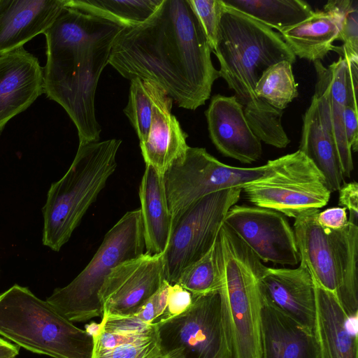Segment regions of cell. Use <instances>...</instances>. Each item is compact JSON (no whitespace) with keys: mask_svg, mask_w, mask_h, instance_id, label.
<instances>
[{"mask_svg":"<svg viewBox=\"0 0 358 358\" xmlns=\"http://www.w3.org/2000/svg\"><path fill=\"white\" fill-rule=\"evenodd\" d=\"M211 52L189 0H162L145 22L121 29L108 64L127 80L156 83L179 107L194 110L220 78Z\"/></svg>","mask_w":358,"mask_h":358,"instance_id":"obj_1","label":"cell"},{"mask_svg":"<svg viewBox=\"0 0 358 358\" xmlns=\"http://www.w3.org/2000/svg\"><path fill=\"white\" fill-rule=\"evenodd\" d=\"M123 27L107 18L64 7L44 33V93L66 110L78 130L79 145L99 140L96 90Z\"/></svg>","mask_w":358,"mask_h":358,"instance_id":"obj_2","label":"cell"},{"mask_svg":"<svg viewBox=\"0 0 358 358\" xmlns=\"http://www.w3.org/2000/svg\"><path fill=\"white\" fill-rule=\"evenodd\" d=\"M213 52L220 63V77L243 106L253 133L268 145L286 148L290 140L282 124L283 111L260 100L255 92L268 68L284 60L296 62L280 34L223 3Z\"/></svg>","mask_w":358,"mask_h":358,"instance_id":"obj_3","label":"cell"},{"mask_svg":"<svg viewBox=\"0 0 358 358\" xmlns=\"http://www.w3.org/2000/svg\"><path fill=\"white\" fill-rule=\"evenodd\" d=\"M219 293L232 358H261L262 262L225 223L216 240Z\"/></svg>","mask_w":358,"mask_h":358,"instance_id":"obj_4","label":"cell"},{"mask_svg":"<svg viewBox=\"0 0 358 358\" xmlns=\"http://www.w3.org/2000/svg\"><path fill=\"white\" fill-rule=\"evenodd\" d=\"M122 141L112 138L79 145L66 173L52 183L43 208V244L59 251L117 167Z\"/></svg>","mask_w":358,"mask_h":358,"instance_id":"obj_5","label":"cell"},{"mask_svg":"<svg viewBox=\"0 0 358 358\" xmlns=\"http://www.w3.org/2000/svg\"><path fill=\"white\" fill-rule=\"evenodd\" d=\"M0 336L52 358H92L94 341L46 300L15 284L0 294Z\"/></svg>","mask_w":358,"mask_h":358,"instance_id":"obj_6","label":"cell"},{"mask_svg":"<svg viewBox=\"0 0 358 358\" xmlns=\"http://www.w3.org/2000/svg\"><path fill=\"white\" fill-rule=\"evenodd\" d=\"M140 208L127 212L106 234L85 268L67 285L55 289L46 301L71 322L102 317L99 292L111 271L144 253Z\"/></svg>","mask_w":358,"mask_h":358,"instance_id":"obj_7","label":"cell"},{"mask_svg":"<svg viewBox=\"0 0 358 358\" xmlns=\"http://www.w3.org/2000/svg\"><path fill=\"white\" fill-rule=\"evenodd\" d=\"M262 178L242 187L255 206L295 218L309 209H320L331 196L325 179L313 163L299 150L271 160Z\"/></svg>","mask_w":358,"mask_h":358,"instance_id":"obj_8","label":"cell"},{"mask_svg":"<svg viewBox=\"0 0 358 358\" xmlns=\"http://www.w3.org/2000/svg\"><path fill=\"white\" fill-rule=\"evenodd\" d=\"M271 160L264 165L244 168L225 164L203 148H187L163 174V180L172 221L199 199L211 193L241 188L264 178Z\"/></svg>","mask_w":358,"mask_h":358,"instance_id":"obj_9","label":"cell"},{"mask_svg":"<svg viewBox=\"0 0 358 358\" xmlns=\"http://www.w3.org/2000/svg\"><path fill=\"white\" fill-rule=\"evenodd\" d=\"M155 325L164 358H232L219 292L193 296L182 313Z\"/></svg>","mask_w":358,"mask_h":358,"instance_id":"obj_10","label":"cell"},{"mask_svg":"<svg viewBox=\"0 0 358 358\" xmlns=\"http://www.w3.org/2000/svg\"><path fill=\"white\" fill-rule=\"evenodd\" d=\"M241 188H230L196 201L172 221L164 252L165 278L177 282L182 271L202 257L214 245L225 216L239 200Z\"/></svg>","mask_w":358,"mask_h":358,"instance_id":"obj_11","label":"cell"},{"mask_svg":"<svg viewBox=\"0 0 358 358\" xmlns=\"http://www.w3.org/2000/svg\"><path fill=\"white\" fill-rule=\"evenodd\" d=\"M224 222L262 262L290 266L300 262L294 229L281 213L235 204L228 210Z\"/></svg>","mask_w":358,"mask_h":358,"instance_id":"obj_12","label":"cell"},{"mask_svg":"<svg viewBox=\"0 0 358 358\" xmlns=\"http://www.w3.org/2000/svg\"><path fill=\"white\" fill-rule=\"evenodd\" d=\"M165 281L164 253L145 252L122 262L111 271L99 292L102 317L132 315Z\"/></svg>","mask_w":358,"mask_h":358,"instance_id":"obj_13","label":"cell"},{"mask_svg":"<svg viewBox=\"0 0 358 358\" xmlns=\"http://www.w3.org/2000/svg\"><path fill=\"white\" fill-rule=\"evenodd\" d=\"M263 306L313 333L315 296L313 278L305 265L296 268L266 267L260 280Z\"/></svg>","mask_w":358,"mask_h":358,"instance_id":"obj_14","label":"cell"},{"mask_svg":"<svg viewBox=\"0 0 358 358\" xmlns=\"http://www.w3.org/2000/svg\"><path fill=\"white\" fill-rule=\"evenodd\" d=\"M205 114L210 138L222 155L243 164L260 158L261 141L252 131L243 106L234 96H213Z\"/></svg>","mask_w":358,"mask_h":358,"instance_id":"obj_15","label":"cell"},{"mask_svg":"<svg viewBox=\"0 0 358 358\" xmlns=\"http://www.w3.org/2000/svg\"><path fill=\"white\" fill-rule=\"evenodd\" d=\"M44 93L43 70L24 47L0 55V133Z\"/></svg>","mask_w":358,"mask_h":358,"instance_id":"obj_16","label":"cell"},{"mask_svg":"<svg viewBox=\"0 0 358 358\" xmlns=\"http://www.w3.org/2000/svg\"><path fill=\"white\" fill-rule=\"evenodd\" d=\"M313 63L317 77L313 96L319 113L336 142L343 176L350 178L353 162L343 124L348 93L345 60L340 56L328 67L320 61Z\"/></svg>","mask_w":358,"mask_h":358,"instance_id":"obj_17","label":"cell"},{"mask_svg":"<svg viewBox=\"0 0 358 358\" xmlns=\"http://www.w3.org/2000/svg\"><path fill=\"white\" fill-rule=\"evenodd\" d=\"M151 92V125L148 138L140 143V148L145 165L163 175L174 161L185 154L189 148L186 142L187 134L171 113L173 99L153 82Z\"/></svg>","mask_w":358,"mask_h":358,"instance_id":"obj_18","label":"cell"},{"mask_svg":"<svg viewBox=\"0 0 358 358\" xmlns=\"http://www.w3.org/2000/svg\"><path fill=\"white\" fill-rule=\"evenodd\" d=\"M313 283L320 358H357V316L348 317L334 294Z\"/></svg>","mask_w":358,"mask_h":358,"instance_id":"obj_19","label":"cell"},{"mask_svg":"<svg viewBox=\"0 0 358 358\" xmlns=\"http://www.w3.org/2000/svg\"><path fill=\"white\" fill-rule=\"evenodd\" d=\"M66 0H0V55L23 47L51 26Z\"/></svg>","mask_w":358,"mask_h":358,"instance_id":"obj_20","label":"cell"},{"mask_svg":"<svg viewBox=\"0 0 358 358\" xmlns=\"http://www.w3.org/2000/svg\"><path fill=\"white\" fill-rule=\"evenodd\" d=\"M319 212V209H309L294 218L296 244L300 263L306 266L313 282L336 295L333 248L327 230L317 222Z\"/></svg>","mask_w":358,"mask_h":358,"instance_id":"obj_21","label":"cell"},{"mask_svg":"<svg viewBox=\"0 0 358 358\" xmlns=\"http://www.w3.org/2000/svg\"><path fill=\"white\" fill-rule=\"evenodd\" d=\"M138 194L145 252L150 255L164 253L171 235L172 217L163 175L152 166L145 165Z\"/></svg>","mask_w":358,"mask_h":358,"instance_id":"obj_22","label":"cell"},{"mask_svg":"<svg viewBox=\"0 0 358 358\" xmlns=\"http://www.w3.org/2000/svg\"><path fill=\"white\" fill-rule=\"evenodd\" d=\"M299 150L306 156L324 176L331 192L339 190L345 183L336 142L324 124L313 96L303 116Z\"/></svg>","mask_w":358,"mask_h":358,"instance_id":"obj_23","label":"cell"},{"mask_svg":"<svg viewBox=\"0 0 358 358\" xmlns=\"http://www.w3.org/2000/svg\"><path fill=\"white\" fill-rule=\"evenodd\" d=\"M261 358H320L314 334L263 306Z\"/></svg>","mask_w":358,"mask_h":358,"instance_id":"obj_24","label":"cell"},{"mask_svg":"<svg viewBox=\"0 0 358 358\" xmlns=\"http://www.w3.org/2000/svg\"><path fill=\"white\" fill-rule=\"evenodd\" d=\"M327 230L334 252L337 297L348 317L358 313V226L348 222L341 230Z\"/></svg>","mask_w":358,"mask_h":358,"instance_id":"obj_25","label":"cell"},{"mask_svg":"<svg viewBox=\"0 0 358 358\" xmlns=\"http://www.w3.org/2000/svg\"><path fill=\"white\" fill-rule=\"evenodd\" d=\"M279 34L296 57L314 62L322 60L332 50L334 42L338 40V27L331 14L315 10L303 21Z\"/></svg>","mask_w":358,"mask_h":358,"instance_id":"obj_26","label":"cell"},{"mask_svg":"<svg viewBox=\"0 0 358 358\" xmlns=\"http://www.w3.org/2000/svg\"><path fill=\"white\" fill-rule=\"evenodd\" d=\"M223 3L279 32L308 18L313 12L302 0H222Z\"/></svg>","mask_w":358,"mask_h":358,"instance_id":"obj_27","label":"cell"},{"mask_svg":"<svg viewBox=\"0 0 358 358\" xmlns=\"http://www.w3.org/2000/svg\"><path fill=\"white\" fill-rule=\"evenodd\" d=\"M162 0H66V7L130 27L148 20Z\"/></svg>","mask_w":358,"mask_h":358,"instance_id":"obj_28","label":"cell"},{"mask_svg":"<svg viewBox=\"0 0 358 358\" xmlns=\"http://www.w3.org/2000/svg\"><path fill=\"white\" fill-rule=\"evenodd\" d=\"M255 92L260 100L283 111L298 96L292 64L284 60L268 68L258 80Z\"/></svg>","mask_w":358,"mask_h":358,"instance_id":"obj_29","label":"cell"},{"mask_svg":"<svg viewBox=\"0 0 358 358\" xmlns=\"http://www.w3.org/2000/svg\"><path fill=\"white\" fill-rule=\"evenodd\" d=\"M176 283L191 292L193 296L219 292L221 278L216 241L202 257L182 271Z\"/></svg>","mask_w":358,"mask_h":358,"instance_id":"obj_30","label":"cell"},{"mask_svg":"<svg viewBox=\"0 0 358 358\" xmlns=\"http://www.w3.org/2000/svg\"><path fill=\"white\" fill-rule=\"evenodd\" d=\"M130 81L128 103L123 111L141 143L148 138L152 122L151 82L140 78H134Z\"/></svg>","mask_w":358,"mask_h":358,"instance_id":"obj_31","label":"cell"},{"mask_svg":"<svg viewBox=\"0 0 358 358\" xmlns=\"http://www.w3.org/2000/svg\"><path fill=\"white\" fill-rule=\"evenodd\" d=\"M323 10L331 14L338 24V40L343 44L336 47L350 57L358 58V1L330 0Z\"/></svg>","mask_w":358,"mask_h":358,"instance_id":"obj_32","label":"cell"},{"mask_svg":"<svg viewBox=\"0 0 358 358\" xmlns=\"http://www.w3.org/2000/svg\"><path fill=\"white\" fill-rule=\"evenodd\" d=\"M348 93L344 109L343 124L346 140L351 152L358 149V117L357 94L358 76L353 73L347 74Z\"/></svg>","mask_w":358,"mask_h":358,"instance_id":"obj_33","label":"cell"},{"mask_svg":"<svg viewBox=\"0 0 358 358\" xmlns=\"http://www.w3.org/2000/svg\"><path fill=\"white\" fill-rule=\"evenodd\" d=\"M156 335L110 350H94L92 358H159Z\"/></svg>","mask_w":358,"mask_h":358,"instance_id":"obj_34","label":"cell"},{"mask_svg":"<svg viewBox=\"0 0 358 358\" xmlns=\"http://www.w3.org/2000/svg\"><path fill=\"white\" fill-rule=\"evenodd\" d=\"M212 49L215 48L223 3L222 0H189Z\"/></svg>","mask_w":358,"mask_h":358,"instance_id":"obj_35","label":"cell"},{"mask_svg":"<svg viewBox=\"0 0 358 358\" xmlns=\"http://www.w3.org/2000/svg\"><path fill=\"white\" fill-rule=\"evenodd\" d=\"M155 335V325L148 331L130 333L105 331L102 328L99 338L93 341L94 350H110L120 345L151 338Z\"/></svg>","mask_w":358,"mask_h":358,"instance_id":"obj_36","label":"cell"},{"mask_svg":"<svg viewBox=\"0 0 358 358\" xmlns=\"http://www.w3.org/2000/svg\"><path fill=\"white\" fill-rule=\"evenodd\" d=\"M192 301L191 292L178 283L171 285L166 308L159 322L182 313L190 307Z\"/></svg>","mask_w":358,"mask_h":358,"instance_id":"obj_37","label":"cell"},{"mask_svg":"<svg viewBox=\"0 0 358 358\" xmlns=\"http://www.w3.org/2000/svg\"><path fill=\"white\" fill-rule=\"evenodd\" d=\"M338 204L349 211L348 222L357 225L358 184L353 181L344 183L339 189Z\"/></svg>","mask_w":358,"mask_h":358,"instance_id":"obj_38","label":"cell"},{"mask_svg":"<svg viewBox=\"0 0 358 358\" xmlns=\"http://www.w3.org/2000/svg\"><path fill=\"white\" fill-rule=\"evenodd\" d=\"M317 220L324 229L337 231L344 228L348 222L346 208L334 207L319 212Z\"/></svg>","mask_w":358,"mask_h":358,"instance_id":"obj_39","label":"cell"},{"mask_svg":"<svg viewBox=\"0 0 358 358\" xmlns=\"http://www.w3.org/2000/svg\"><path fill=\"white\" fill-rule=\"evenodd\" d=\"M20 347L0 336V358H15Z\"/></svg>","mask_w":358,"mask_h":358,"instance_id":"obj_40","label":"cell"},{"mask_svg":"<svg viewBox=\"0 0 358 358\" xmlns=\"http://www.w3.org/2000/svg\"><path fill=\"white\" fill-rule=\"evenodd\" d=\"M103 328V322H92L85 326V331L90 335L93 341L96 340L101 334Z\"/></svg>","mask_w":358,"mask_h":358,"instance_id":"obj_41","label":"cell"},{"mask_svg":"<svg viewBox=\"0 0 358 358\" xmlns=\"http://www.w3.org/2000/svg\"><path fill=\"white\" fill-rule=\"evenodd\" d=\"M159 358H164V357H160Z\"/></svg>","mask_w":358,"mask_h":358,"instance_id":"obj_42","label":"cell"}]
</instances>
